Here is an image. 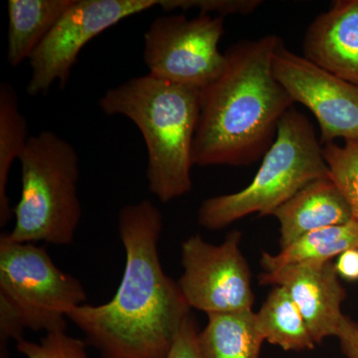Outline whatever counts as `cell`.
<instances>
[{"label":"cell","mask_w":358,"mask_h":358,"mask_svg":"<svg viewBox=\"0 0 358 358\" xmlns=\"http://www.w3.org/2000/svg\"><path fill=\"white\" fill-rule=\"evenodd\" d=\"M162 228V212L150 200L122 207L119 233L126 266L119 289L108 303H85L68 315L103 358H166L192 315L160 263Z\"/></svg>","instance_id":"6da1fadb"},{"label":"cell","mask_w":358,"mask_h":358,"mask_svg":"<svg viewBox=\"0 0 358 358\" xmlns=\"http://www.w3.org/2000/svg\"><path fill=\"white\" fill-rule=\"evenodd\" d=\"M281 41L267 34L224 52L222 74L200 92L193 166H249L268 152L280 120L294 105L273 72Z\"/></svg>","instance_id":"7a4b0ae2"},{"label":"cell","mask_w":358,"mask_h":358,"mask_svg":"<svg viewBox=\"0 0 358 358\" xmlns=\"http://www.w3.org/2000/svg\"><path fill=\"white\" fill-rule=\"evenodd\" d=\"M107 115H124L138 127L148 150V190L162 203L192 188V147L200 92L148 74L108 90L99 101Z\"/></svg>","instance_id":"3957f363"},{"label":"cell","mask_w":358,"mask_h":358,"mask_svg":"<svg viewBox=\"0 0 358 358\" xmlns=\"http://www.w3.org/2000/svg\"><path fill=\"white\" fill-rule=\"evenodd\" d=\"M329 176L312 122L292 107L280 120L274 143L251 183L205 200L197 220L205 229L220 230L251 214L271 216L308 183Z\"/></svg>","instance_id":"277c9868"},{"label":"cell","mask_w":358,"mask_h":358,"mask_svg":"<svg viewBox=\"0 0 358 358\" xmlns=\"http://www.w3.org/2000/svg\"><path fill=\"white\" fill-rule=\"evenodd\" d=\"M18 160L21 195L9 238L18 243L72 244L82 217L76 150L54 131H43L30 136Z\"/></svg>","instance_id":"5b68a950"},{"label":"cell","mask_w":358,"mask_h":358,"mask_svg":"<svg viewBox=\"0 0 358 358\" xmlns=\"http://www.w3.org/2000/svg\"><path fill=\"white\" fill-rule=\"evenodd\" d=\"M86 301L83 284L56 266L46 246L0 235V341H17L27 329L66 331L69 313Z\"/></svg>","instance_id":"8992f818"},{"label":"cell","mask_w":358,"mask_h":358,"mask_svg":"<svg viewBox=\"0 0 358 358\" xmlns=\"http://www.w3.org/2000/svg\"><path fill=\"white\" fill-rule=\"evenodd\" d=\"M224 33L221 16L185 14L155 18L143 35V60L155 78L201 92L213 83L226 64L219 50Z\"/></svg>","instance_id":"52a82bcc"},{"label":"cell","mask_w":358,"mask_h":358,"mask_svg":"<svg viewBox=\"0 0 358 358\" xmlns=\"http://www.w3.org/2000/svg\"><path fill=\"white\" fill-rule=\"evenodd\" d=\"M241 238L233 230L215 245L196 234L181 245L183 273L178 284L190 308L207 315L252 310L255 296Z\"/></svg>","instance_id":"ba28073f"},{"label":"cell","mask_w":358,"mask_h":358,"mask_svg":"<svg viewBox=\"0 0 358 358\" xmlns=\"http://www.w3.org/2000/svg\"><path fill=\"white\" fill-rule=\"evenodd\" d=\"M157 6L159 0H74L29 59L28 95H44L55 83L64 89L86 44L124 18Z\"/></svg>","instance_id":"9c48e42d"},{"label":"cell","mask_w":358,"mask_h":358,"mask_svg":"<svg viewBox=\"0 0 358 358\" xmlns=\"http://www.w3.org/2000/svg\"><path fill=\"white\" fill-rule=\"evenodd\" d=\"M273 72L293 102L315 115L322 145L358 138V86L289 50L282 40L275 50Z\"/></svg>","instance_id":"30bf717a"},{"label":"cell","mask_w":358,"mask_h":358,"mask_svg":"<svg viewBox=\"0 0 358 358\" xmlns=\"http://www.w3.org/2000/svg\"><path fill=\"white\" fill-rule=\"evenodd\" d=\"M336 264L307 262L277 268L259 275L261 285L287 289L300 310L317 345L338 336L343 317L341 305L345 289L339 282Z\"/></svg>","instance_id":"8fae6325"},{"label":"cell","mask_w":358,"mask_h":358,"mask_svg":"<svg viewBox=\"0 0 358 358\" xmlns=\"http://www.w3.org/2000/svg\"><path fill=\"white\" fill-rule=\"evenodd\" d=\"M303 57L358 86V0H341L308 26Z\"/></svg>","instance_id":"7c38bea8"},{"label":"cell","mask_w":358,"mask_h":358,"mask_svg":"<svg viewBox=\"0 0 358 358\" xmlns=\"http://www.w3.org/2000/svg\"><path fill=\"white\" fill-rule=\"evenodd\" d=\"M271 216L280 223L281 249L312 231L355 220L348 200L331 176L308 183Z\"/></svg>","instance_id":"4fadbf2b"},{"label":"cell","mask_w":358,"mask_h":358,"mask_svg":"<svg viewBox=\"0 0 358 358\" xmlns=\"http://www.w3.org/2000/svg\"><path fill=\"white\" fill-rule=\"evenodd\" d=\"M74 0H9L7 62L15 68L33 55Z\"/></svg>","instance_id":"5bb4252c"},{"label":"cell","mask_w":358,"mask_h":358,"mask_svg":"<svg viewBox=\"0 0 358 358\" xmlns=\"http://www.w3.org/2000/svg\"><path fill=\"white\" fill-rule=\"evenodd\" d=\"M264 341L253 310L208 315L199 334L202 358H260Z\"/></svg>","instance_id":"9a60e30c"},{"label":"cell","mask_w":358,"mask_h":358,"mask_svg":"<svg viewBox=\"0 0 358 358\" xmlns=\"http://www.w3.org/2000/svg\"><path fill=\"white\" fill-rule=\"evenodd\" d=\"M350 249H358V222L355 220L312 231L278 254L264 252L260 262L264 272H271L296 264L331 261Z\"/></svg>","instance_id":"2e32d148"},{"label":"cell","mask_w":358,"mask_h":358,"mask_svg":"<svg viewBox=\"0 0 358 358\" xmlns=\"http://www.w3.org/2000/svg\"><path fill=\"white\" fill-rule=\"evenodd\" d=\"M259 333L271 345L287 352L312 350L317 343L287 289L275 286L256 313Z\"/></svg>","instance_id":"e0dca14e"},{"label":"cell","mask_w":358,"mask_h":358,"mask_svg":"<svg viewBox=\"0 0 358 358\" xmlns=\"http://www.w3.org/2000/svg\"><path fill=\"white\" fill-rule=\"evenodd\" d=\"M28 136V124L21 114L15 89L8 83L0 85V226L13 218V208L7 195V181L14 162L20 159Z\"/></svg>","instance_id":"ac0fdd59"},{"label":"cell","mask_w":358,"mask_h":358,"mask_svg":"<svg viewBox=\"0 0 358 358\" xmlns=\"http://www.w3.org/2000/svg\"><path fill=\"white\" fill-rule=\"evenodd\" d=\"M322 155L334 182L345 195L358 222V138L322 145Z\"/></svg>","instance_id":"d6986e66"},{"label":"cell","mask_w":358,"mask_h":358,"mask_svg":"<svg viewBox=\"0 0 358 358\" xmlns=\"http://www.w3.org/2000/svg\"><path fill=\"white\" fill-rule=\"evenodd\" d=\"M87 341L66 334V331L45 334L39 343L16 341V350L25 358H88Z\"/></svg>","instance_id":"ffe728a7"},{"label":"cell","mask_w":358,"mask_h":358,"mask_svg":"<svg viewBox=\"0 0 358 358\" xmlns=\"http://www.w3.org/2000/svg\"><path fill=\"white\" fill-rule=\"evenodd\" d=\"M262 0H159V6L164 10L186 11L197 8L200 14L218 13L221 17L226 15H248L261 6Z\"/></svg>","instance_id":"44dd1931"},{"label":"cell","mask_w":358,"mask_h":358,"mask_svg":"<svg viewBox=\"0 0 358 358\" xmlns=\"http://www.w3.org/2000/svg\"><path fill=\"white\" fill-rule=\"evenodd\" d=\"M199 326L190 315L185 320L166 358H202L199 346Z\"/></svg>","instance_id":"7402d4cb"},{"label":"cell","mask_w":358,"mask_h":358,"mask_svg":"<svg viewBox=\"0 0 358 358\" xmlns=\"http://www.w3.org/2000/svg\"><path fill=\"white\" fill-rule=\"evenodd\" d=\"M341 352L346 358H358V324L343 315L338 336Z\"/></svg>","instance_id":"603a6c76"},{"label":"cell","mask_w":358,"mask_h":358,"mask_svg":"<svg viewBox=\"0 0 358 358\" xmlns=\"http://www.w3.org/2000/svg\"><path fill=\"white\" fill-rule=\"evenodd\" d=\"M336 272L343 279L358 280V249H350L339 255L336 264Z\"/></svg>","instance_id":"cb8c5ba5"},{"label":"cell","mask_w":358,"mask_h":358,"mask_svg":"<svg viewBox=\"0 0 358 358\" xmlns=\"http://www.w3.org/2000/svg\"><path fill=\"white\" fill-rule=\"evenodd\" d=\"M0 358H10L8 352V343L0 341Z\"/></svg>","instance_id":"d4e9b609"}]
</instances>
